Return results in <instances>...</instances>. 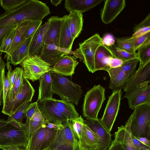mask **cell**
<instances>
[{
  "mask_svg": "<svg viewBox=\"0 0 150 150\" xmlns=\"http://www.w3.org/2000/svg\"><path fill=\"white\" fill-rule=\"evenodd\" d=\"M50 12L45 3L37 0H26L17 8L0 15V29L10 25H18L25 21H42Z\"/></svg>",
  "mask_w": 150,
  "mask_h": 150,
  "instance_id": "6da1fadb",
  "label": "cell"
},
{
  "mask_svg": "<svg viewBox=\"0 0 150 150\" xmlns=\"http://www.w3.org/2000/svg\"><path fill=\"white\" fill-rule=\"evenodd\" d=\"M29 139L28 129L24 123L18 126L0 119V148L7 146L26 147Z\"/></svg>",
  "mask_w": 150,
  "mask_h": 150,
  "instance_id": "7a4b0ae2",
  "label": "cell"
},
{
  "mask_svg": "<svg viewBox=\"0 0 150 150\" xmlns=\"http://www.w3.org/2000/svg\"><path fill=\"white\" fill-rule=\"evenodd\" d=\"M50 76L54 94L63 101L78 105L83 93L81 86L62 75L51 72Z\"/></svg>",
  "mask_w": 150,
  "mask_h": 150,
  "instance_id": "3957f363",
  "label": "cell"
},
{
  "mask_svg": "<svg viewBox=\"0 0 150 150\" xmlns=\"http://www.w3.org/2000/svg\"><path fill=\"white\" fill-rule=\"evenodd\" d=\"M127 121L131 134L135 137L150 138V104L139 105L134 109Z\"/></svg>",
  "mask_w": 150,
  "mask_h": 150,
  "instance_id": "277c9868",
  "label": "cell"
},
{
  "mask_svg": "<svg viewBox=\"0 0 150 150\" xmlns=\"http://www.w3.org/2000/svg\"><path fill=\"white\" fill-rule=\"evenodd\" d=\"M105 88L100 85H94L84 96L83 115L86 118L98 119V115L105 100Z\"/></svg>",
  "mask_w": 150,
  "mask_h": 150,
  "instance_id": "5b68a950",
  "label": "cell"
},
{
  "mask_svg": "<svg viewBox=\"0 0 150 150\" xmlns=\"http://www.w3.org/2000/svg\"><path fill=\"white\" fill-rule=\"evenodd\" d=\"M63 125L62 129L57 131L46 150H78V139L73 129L71 121L67 120Z\"/></svg>",
  "mask_w": 150,
  "mask_h": 150,
  "instance_id": "8992f818",
  "label": "cell"
},
{
  "mask_svg": "<svg viewBox=\"0 0 150 150\" xmlns=\"http://www.w3.org/2000/svg\"><path fill=\"white\" fill-rule=\"evenodd\" d=\"M102 38L98 33H96L81 43L76 52V57L83 61L89 71L95 72L94 57L96 50L102 44Z\"/></svg>",
  "mask_w": 150,
  "mask_h": 150,
  "instance_id": "52a82bcc",
  "label": "cell"
},
{
  "mask_svg": "<svg viewBox=\"0 0 150 150\" xmlns=\"http://www.w3.org/2000/svg\"><path fill=\"white\" fill-rule=\"evenodd\" d=\"M25 77L34 82L39 79L44 74L51 71L50 65L39 55L30 54L20 64Z\"/></svg>",
  "mask_w": 150,
  "mask_h": 150,
  "instance_id": "ba28073f",
  "label": "cell"
},
{
  "mask_svg": "<svg viewBox=\"0 0 150 150\" xmlns=\"http://www.w3.org/2000/svg\"><path fill=\"white\" fill-rule=\"evenodd\" d=\"M35 91L28 80L25 76L20 91L12 101L3 105L2 112L10 116L27 102H31Z\"/></svg>",
  "mask_w": 150,
  "mask_h": 150,
  "instance_id": "9c48e42d",
  "label": "cell"
},
{
  "mask_svg": "<svg viewBox=\"0 0 150 150\" xmlns=\"http://www.w3.org/2000/svg\"><path fill=\"white\" fill-rule=\"evenodd\" d=\"M57 131L49 128L44 123L30 137L26 148L28 150H46L54 138Z\"/></svg>",
  "mask_w": 150,
  "mask_h": 150,
  "instance_id": "30bf717a",
  "label": "cell"
},
{
  "mask_svg": "<svg viewBox=\"0 0 150 150\" xmlns=\"http://www.w3.org/2000/svg\"><path fill=\"white\" fill-rule=\"evenodd\" d=\"M122 95L121 90L113 91L109 97L101 121L110 132L117 117L120 108Z\"/></svg>",
  "mask_w": 150,
  "mask_h": 150,
  "instance_id": "8fae6325",
  "label": "cell"
},
{
  "mask_svg": "<svg viewBox=\"0 0 150 150\" xmlns=\"http://www.w3.org/2000/svg\"><path fill=\"white\" fill-rule=\"evenodd\" d=\"M38 108L45 120L48 122L63 125L68 120L58 109L53 98L38 102Z\"/></svg>",
  "mask_w": 150,
  "mask_h": 150,
  "instance_id": "7c38bea8",
  "label": "cell"
},
{
  "mask_svg": "<svg viewBox=\"0 0 150 150\" xmlns=\"http://www.w3.org/2000/svg\"><path fill=\"white\" fill-rule=\"evenodd\" d=\"M84 122L95 135L97 142V150H104L110 147L112 142V135L102 124L100 119L86 118Z\"/></svg>",
  "mask_w": 150,
  "mask_h": 150,
  "instance_id": "4fadbf2b",
  "label": "cell"
},
{
  "mask_svg": "<svg viewBox=\"0 0 150 150\" xmlns=\"http://www.w3.org/2000/svg\"><path fill=\"white\" fill-rule=\"evenodd\" d=\"M146 82L125 92L124 97L127 99L129 107L132 110L144 104H150V85Z\"/></svg>",
  "mask_w": 150,
  "mask_h": 150,
  "instance_id": "5bb4252c",
  "label": "cell"
},
{
  "mask_svg": "<svg viewBox=\"0 0 150 150\" xmlns=\"http://www.w3.org/2000/svg\"><path fill=\"white\" fill-rule=\"evenodd\" d=\"M64 19V16L62 17L52 16L48 19L43 35L44 44H53L59 47L60 34Z\"/></svg>",
  "mask_w": 150,
  "mask_h": 150,
  "instance_id": "9a60e30c",
  "label": "cell"
},
{
  "mask_svg": "<svg viewBox=\"0 0 150 150\" xmlns=\"http://www.w3.org/2000/svg\"><path fill=\"white\" fill-rule=\"evenodd\" d=\"M126 6L125 0H106L100 13L102 22L106 24L111 23Z\"/></svg>",
  "mask_w": 150,
  "mask_h": 150,
  "instance_id": "2e32d148",
  "label": "cell"
},
{
  "mask_svg": "<svg viewBox=\"0 0 150 150\" xmlns=\"http://www.w3.org/2000/svg\"><path fill=\"white\" fill-rule=\"evenodd\" d=\"M148 82H150V62L144 65H139L137 70L129 78L122 89L126 92Z\"/></svg>",
  "mask_w": 150,
  "mask_h": 150,
  "instance_id": "e0dca14e",
  "label": "cell"
},
{
  "mask_svg": "<svg viewBox=\"0 0 150 150\" xmlns=\"http://www.w3.org/2000/svg\"><path fill=\"white\" fill-rule=\"evenodd\" d=\"M79 62L71 56L66 55L51 67V72L65 76H72Z\"/></svg>",
  "mask_w": 150,
  "mask_h": 150,
  "instance_id": "ac0fdd59",
  "label": "cell"
},
{
  "mask_svg": "<svg viewBox=\"0 0 150 150\" xmlns=\"http://www.w3.org/2000/svg\"><path fill=\"white\" fill-rule=\"evenodd\" d=\"M70 52L53 44H44L40 56L50 67L53 66L63 56Z\"/></svg>",
  "mask_w": 150,
  "mask_h": 150,
  "instance_id": "d6986e66",
  "label": "cell"
},
{
  "mask_svg": "<svg viewBox=\"0 0 150 150\" xmlns=\"http://www.w3.org/2000/svg\"><path fill=\"white\" fill-rule=\"evenodd\" d=\"M112 57H116L109 47L101 44L97 49L94 57L95 71L103 70L107 71L110 68L109 66Z\"/></svg>",
  "mask_w": 150,
  "mask_h": 150,
  "instance_id": "ffe728a7",
  "label": "cell"
},
{
  "mask_svg": "<svg viewBox=\"0 0 150 150\" xmlns=\"http://www.w3.org/2000/svg\"><path fill=\"white\" fill-rule=\"evenodd\" d=\"M103 1L102 0H66L64 6L69 12L77 11L83 14Z\"/></svg>",
  "mask_w": 150,
  "mask_h": 150,
  "instance_id": "44dd1931",
  "label": "cell"
},
{
  "mask_svg": "<svg viewBox=\"0 0 150 150\" xmlns=\"http://www.w3.org/2000/svg\"><path fill=\"white\" fill-rule=\"evenodd\" d=\"M114 140L120 143L125 150H138L132 142L130 125L127 121L125 126L118 127L115 133Z\"/></svg>",
  "mask_w": 150,
  "mask_h": 150,
  "instance_id": "7402d4cb",
  "label": "cell"
},
{
  "mask_svg": "<svg viewBox=\"0 0 150 150\" xmlns=\"http://www.w3.org/2000/svg\"><path fill=\"white\" fill-rule=\"evenodd\" d=\"M80 150H97V142L94 133L84 123L81 137L78 140Z\"/></svg>",
  "mask_w": 150,
  "mask_h": 150,
  "instance_id": "603a6c76",
  "label": "cell"
},
{
  "mask_svg": "<svg viewBox=\"0 0 150 150\" xmlns=\"http://www.w3.org/2000/svg\"><path fill=\"white\" fill-rule=\"evenodd\" d=\"M110 77L109 88L113 91L121 90L129 78L119 68L110 69L107 71Z\"/></svg>",
  "mask_w": 150,
  "mask_h": 150,
  "instance_id": "cb8c5ba5",
  "label": "cell"
},
{
  "mask_svg": "<svg viewBox=\"0 0 150 150\" xmlns=\"http://www.w3.org/2000/svg\"><path fill=\"white\" fill-rule=\"evenodd\" d=\"M51 71L46 73L39 79L38 96L37 101L53 98L54 94L52 90Z\"/></svg>",
  "mask_w": 150,
  "mask_h": 150,
  "instance_id": "d4e9b609",
  "label": "cell"
},
{
  "mask_svg": "<svg viewBox=\"0 0 150 150\" xmlns=\"http://www.w3.org/2000/svg\"><path fill=\"white\" fill-rule=\"evenodd\" d=\"M33 36L26 39L13 52L9 59L11 64L15 66L20 64L29 55L30 45Z\"/></svg>",
  "mask_w": 150,
  "mask_h": 150,
  "instance_id": "484cf974",
  "label": "cell"
},
{
  "mask_svg": "<svg viewBox=\"0 0 150 150\" xmlns=\"http://www.w3.org/2000/svg\"><path fill=\"white\" fill-rule=\"evenodd\" d=\"M67 18L72 38L74 40L79 36L82 30V13L77 11L70 12L68 15H67Z\"/></svg>",
  "mask_w": 150,
  "mask_h": 150,
  "instance_id": "4316f807",
  "label": "cell"
},
{
  "mask_svg": "<svg viewBox=\"0 0 150 150\" xmlns=\"http://www.w3.org/2000/svg\"><path fill=\"white\" fill-rule=\"evenodd\" d=\"M65 19L62 25L60 36L59 47L70 52L74 40L70 31L67 18L65 15Z\"/></svg>",
  "mask_w": 150,
  "mask_h": 150,
  "instance_id": "83f0119b",
  "label": "cell"
},
{
  "mask_svg": "<svg viewBox=\"0 0 150 150\" xmlns=\"http://www.w3.org/2000/svg\"><path fill=\"white\" fill-rule=\"evenodd\" d=\"M31 22H24L17 25L16 35L11 46L8 52L4 56V58L6 59L7 62L9 61L10 58L13 52L26 39L24 37V33Z\"/></svg>",
  "mask_w": 150,
  "mask_h": 150,
  "instance_id": "f1b7e54d",
  "label": "cell"
},
{
  "mask_svg": "<svg viewBox=\"0 0 150 150\" xmlns=\"http://www.w3.org/2000/svg\"><path fill=\"white\" fill-rule=\"evenodd\" d=\"M46 22L41 25L32 38L30 46L29 53L40 55L44 45L43 35L47 26Z\"/></svg>",
  "mask_w": 150,
  "mask_h": 150,
  "instance_id": "f546056e",
  "label": "cell"
},
{
  "mask_svg": "<svg viewBox=\"0 0 150 150\" xmlns=\"http://www.w3.org/2000/svg\"><path fill=\"white\" fill-rule=\"evenodd\" d=\"M54 100L58 110L68 120L72 121L79 117V114L73 103L55 98Z\"/></svg>",
  "mask_w": 150,
  "mask_h": 150,
  "instance_id": "4dcf8cb0",
  "label": "cell"
},
{
  "mask_svg": "<svg viewBox=\"0 0 150 150\" xmlns=\"http://www.w3.org/2000/svg\"><path fill=\"white\" fill-rule=\"evenodd\" d=\"M45 121L39 110L38 108L29 121L24 123L28 128L29 138L32 134L44 123Z\"/></svg>",
  "mask_w": 150,
  "mask_h": 150,
  "instance_id": "1f68e13d",
  "label": "cell"
},
{
  "mask_svg": "<svg viewBox=\"0 0 150 150\" xmlns=\"http://www.w3.org/2000/svg\"><path fill=\"white\" fill-rule=\"evenodd\" d=\"M24 76V72L23 68L18 67L16 83L13 87L9 90L5 103L3 105L13 100L16 95L20 91L22 86Z\"/></svg>",
  "mask_w": 150,
  "mask_h": 150,
  "instance_id": "d6a6232c",
  "label": "cell"
},
{
  "mask_svg": "<svg viewBox=\"0 0 150 150\" xmlns=\"http://www.w3.org/2000/svg\"><path fill=\"white\" fill-rule=\"evenodd\" d=\"M139 65H143L150 62V38L137 50Z\"/></svg>",
  "mask_w": 150,
  "mask_h": 150,
  "instance_id": "836d02e7",
  "label": "cell"
},
{
  "mask_svg": "<svg viewBox=\"0 0 150 150\" xmlns=\"http://www.w3.org/2000/svg\"><path fill=\"white\" fill-rule=\"evenodd\" d=\"M29 102H27L15 112L9 116L7 121L12 124L18 126L23 125L24 112L26 108L28 105Z\"/></svg>",
  "mask_w": 150,
  "mask_h": 150,
  "instance_id": "e575fe53",
  "label": "cell"
},
{
  "mask_svg": "<svg viewBox=\"0 0 150 150\" xmlns=\"http://www.w3.org/2000/svg\"><path fill=\"white\" fill-rule=\"evenodd\" d=\"M136 38L132 37L129 38H117L116 45L119 48L130 53L135 54L134 45Z\"/></svg>",
  "mask_w": 150,
  "mask_h": 150,
  "instance_id": "d590c367",
  "label": "cell"
},
{
  "mask_svg": "<svg viewBox=\"0 0 150 150\" xmlns=\"http://www.w3.org/2000/svg\"><path fill=\"white\" fill-rule=\"evenodd\" d=\"M109 47L116 57L121 59L123 61L138 58L137 53L135 54L130 53L119 48L115 44Z\"/></svg>",
  "mask_w": 150,
  "mask_h": 150,
  "instance_id": "8d00e7d4",
  "label": "cell"
},
{
  "mask_svg": "<svg viewBox=\"0 0 150 150\" xmlns=\"http://www.w3.org/2000/svg\"><path fill=\"white\" fill-rule=\"evenodd\" d=\"M139 62V60L138 58L123 61L122 64L119 68L129 77L135 71L136 66Z\"/></svg>",
  "mask_w": 150,
  "mask_h": 150,
  "instance_id": "74e56055",
  "label": "cell"
},
{
  "mask_svg": "<svg viewBox=\"0 0 150 150\" xmlns=\"http://www.w3.org/2000/svg\"><path fill=\"white\" fill-rule=\"evenodd\" d=\"M17 26L13 28L5 37L0 51L1 54L2 52L6 53L8 51L13 41Z\"/></svg>",
  "mask_w": 150,
  "mask_h": 150,
  "instance_id": "f35d334b",
  "label": "cell"
},
{
  "mask_svg": "<svg viewBox=\"0 0 150 150\" xmlns=\"http://www.w3.org/2000/svg\"><path fill=\"white\" fill-rule=\"evenodd\" d=\"M26 0H0L1 6L6 11L17 8L23 4Z\"/></svg>",
  "mask_w": 150,
  "mask_h": 150,
  "instance_id": "ab89813d",
  "label": "cell"
},
{
  "mask_svg": "<svg viewBox=\"0 0 150 150\" xmlns=\"http://www.w3.org/2000/svg\"><path fill=\"white\" fill-rule=\"evenodd\" d=\"M71 122L73 129L79 140L81 137L85 123L84 120L80 115L79 117L72 120Z\"/></svg>",
  "mask_w": 150,
  "mask_h": 150,
  "instance_id": "60d3db41",
  "label": "cell"
},
{
  "mask_svg": "<svg viewBox=\"0 0 150 150\" xmlns=\"http://www.w3.org/2000/svg\"><path fill=\"white\" fill-rule=\"evenodd\" d=\"M42 21H31L24 33V37L25 39L33 36L41 25Z\"/></svg>",
  "mask_w": 150,
  "mask_h": 150,
  "instance_id": "b9f144b4",
  "label": "cell"
},
{
  "mask_svg": "<svg viewBox=\"0 0 150 150\" xmlns=\"http://www.w3.org/2000/svg\"><path fill=\"white\" fill-rule=\"evenodd\" d=\"M6 64L2 59L0 54V105H1L4 81L5 76V69Z\"/></svg>",
  "mask_w": 150,
  "mask_h": 150,
  "instance_id": "7bdbcfd3",
  "label": "cell"
},
{
  "mask_svg": "<svg viewBox=\"0 0 150 150\" xmlns=\"http://www.w3.org/2000/svg\"><path fill=\"white\" fill-rule=\"evenodd\" d=\"M38 108V102L29 104L25 110L24 115L26 119L25 123L28 122Z\"/></svg>",
  "mask_w": 150,
  "mask_h": 150,
  "instance_id": "ee69618b",
  "label": "cell"
},
{
  "mask_svg": "<svg viewBox=\"0 0 150 150\" xmlns=\"http://www.w3.org/2000/svg\"><path fill=\"white\" fill-rule=\"evenodd\" d=\"M150 38V32L145 35L136 38L134 42V48L135 51L138 49L143 45L148 39Z\"/></svg>",
  "mask_w": 150,
  "mask_h": 150,
  "instance_id": "f6af8a7d",
  "label": "cell"
},
{
  "mask_svg": "<svg viewBox=\"0 0 150 150\" xmlns=\"http://www.w3.org/2000/svg\"><path fill=\"white\" fill-rule=\"evenodd\" d=\"M18 25H10L2 27L0 29V52L4 38L6 35Z\"/></svg>",
  "mask_w": 150,
  "mask_h": 150,
  "instance_id": "bcb514c9",
  "label": "cell"
},
{
  "mask_svg": "<svg viewBox=\"0 0 150 150\" xmlns=\"http://www.w3.org/2000/svg\"><path fill=\"white\" fill-rule=\"evenodd\" d=\"M11 84L9 79L6 75L4 78L2 93V100L3 104L5 102L8 92L10 89Z\"/></svg>",
  "mask_w": 150,
  "mask_h": 150,
  "instance_id": "7dc6e473",
  "label": "cell"
},
{
  "mask_svg": "<svg viewBox=\"0 0 150 150\" xmlns=\"http://www.w3.org/2000/svg\"><path fill=\"white\" fill-rule=\"evenodd\" d=\"M115 42L113 36L110 33H107L102 38V44L106 46L110 47L114 44Z\"/></svg>",
  "mask_w": 150,
  "mask_h": 150,
  "instance_id": "c3c4849f",
  "label": "cell"
},
{
  "mask_svg": "<svg viewBox=\"0 0 150 150\" xmlns=\"http://www.w3.org/2000/svg\"><path fill=\"white\" fill-rule=\"evenodd\" d=\"M123 61L116 57L111 58L109 64L110 69L120 67L122 64Z\"/></svg>",
  "mask_w": 150,
  "mask_h": 150,
  "instance_id": "681fc988",
  "label": "cell"
},
{
  "mask_svg": "<svg viewBox=\"0 0 150 150\" xmlns=\"http://www.w3.org/2000/svg\"><path fill=\"white\" fill-rule=\"evenodd\" d=\"M150 31V26L141 27L136 30L132 37L134 38H138L149 32Z\"/></svg>",
  "mask_w": 150,
  "mask_h": 150,
  "instance_id": "f907efd6",
  "label": "cell"
},
{
  "mask_svg": "<svg viewBox=\"0 0 150 150\" xmlns=\"http://www.w3.org/2000/svg\"><path fill=\"white\" fill-rule=\"evenodd\" d=\"M131 137L133 144L138 150H150V148L142 144L131 134Z\"/></svg>",
  "mask_w": 150,
  "mask_h": 150,
  "instance_id": "816d5d0a",
  "label": "cell"
},
{
  "mask_svg": "<svg viewBox=\"0 0 150 150\" xmlns=\"http://www.w3.org/2000/svg\"><path fill=\"white\" fill-rule=\"evenodd\" d=\"M148 26H150V14H149L142 21L134 28L133 31L134 32L136 30L139 28Z\"/></svg>",
  "mask_w": 150,
  "mask_h": 150,
  "instance_id": "f5cc1de1",
  "label": "cell"
},
{
  "mask_svg": "<svg viewBox=\"0 0 150 150\" xmlns=\"http://www.w3.org/2000/svg\"><path fill=\"white\" fill-rule=\"evenodd\" d=\"M18 67L16 68L13 70L11 73L10 78V81L11 84L10 89H11L15 84L17 77Z\"/></svg>",
  "mask_w": 150,
  "mask_h": 150,
  "instance_id": "db71d44e",
  "label": "cell"
},
{
  "mask_svg": "<svg viewBox=\"0 0 150 150\" xmlns=\"http://www.w3.org/2000/svg\"><path fill=\"white\" fill-rule=\"evenodd\" d=\"M107 150H125L122 145L114 140L112 141L110 147Z\"/></svg>",
  "mask_w": 150,
  "mask_h": 150,
  "instance_id": "11a10c76",
  "label": "cell"
},
{
  "mask_svg": "<svg viewBox=\"0 0 150 150\" xmlns=\"http://www.w3.org/2000/svg\"><path fill=\"white\" fill-rule=\"evenodd\" d=\"M45 123L46 126L49 128L57 130H61L64 127L63 125H58L52 123L48 122L45 121Z\"/></svg>",
  "mask_w": 150,
  "mask_h": 150,
  "instance_id": "9f6ffc18",
  "label": "cell"
},
{
  "mask_svg": "<svg viewBox=\"0 0 150 150\" xmlns=\"http://www.w3.org/2000/svg\"><path fill=\"white\" fill-rule=\"evenodd\" d=\"M136 138L142 144L150 148V140L146 137H136Z\"/></svg>",
  "mask_w": 150,
  "mask_h": 150,
  "instance_id": "6f0895ef",
  "label": "cell"
},
{
  "mask_svg": "<svg viewBox=\"0 0 150 150\" xmlns=\"http://www.w3.org/2000/svg\"><path fill=\"white\" fill-rule=\"evenodd\" d=\"M0 148L3 150H20L19 147L16 146H3Z\"/></svg>",
  "mask_w": 150,
  "mask_h": 150,
  "instance_id": "680465c9",
  "label": "cell"
},
{
  "mask_svg": "<svg viewBox=\"0 0 150 150\" xmlns=\"http://www.w3.org/2000/svg\"><path fill=\"white\" fill-rule=\"evenodd\" d=\"M62 1V0H50V1L52 4L56 6H57L58 5L60 4Z\"/></svg>",
  "mask_w": 150,
  "mask_h": 150,
  "instance_id": "91938a15",
  "label": "cell"
},
{
  "mask_svg": "<svg viewBox=\"0 0 150 150\" xmlns=\"http://www.w3.org/2000/svg\"><path fill=\"white\" fill-rule=\"evenodd\" d=\"M19 147L20 150H28L26 147Z\"/></svg>",
  "mask_w": 150,
  "mask_h": 150,
  "instance_id": "94428289",
  "label": "cell"
},
{
  "mask_svg": "<svg viewBox=\"0 0 150 150\" xmlns=\"http://www.w3.org/2000/svg\"><path fill=\"white\" fill-rule=\"evenodd\" d=\"M107 149H105V150H107Z\"/></svg>",
  "mask_w": 150,
  "mask_h": 150,
  "instance_id": "6125c7cd",
  "label": "cell"
},
{
  "mask_svg": "<svg viewBox=\"0 0 150 150\" xmlns=\"http://www.w3.org/2000/svg\"><path fill=\"white\" fill-rule=\"evenodd\" d=\"M78 150H80V149H78Z\"/></svg>",
  "mask_w": 150,
  "mask_h": 150,
  "instance_id": "be15d7a7",
  "label": "cell"
}]
</instances>
